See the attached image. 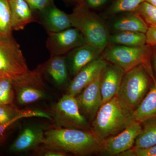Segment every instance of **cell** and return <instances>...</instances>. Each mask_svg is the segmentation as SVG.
Masks as SVG:
<instances>
[{
    "label": "cell",
    "mask_w": 156,
    "mask_h": 156,
    "mask_svg": "<svg viewBox=\"0 0 156 156\" xmlns=\"http://www.w3.org/2000/svg\"><path fill=\"white\" fill-rule=\"evenodd\" d=\"M38 117L41 118H46L51 119V116L49 114L42 111L37 109H24L22 110V111L8 122L0 125V137L2 136L5 131L9 126H11L13 123L17 122L20 119L23 118H29V117Z\"/></svg>",
    "instance_id": "27"
},
{
    "label": "cell",
    "mask_w": 156,
    "mask_h": 156,
    "mask_svg": "<svg viewBox=\"0 0 156 156\" xmlns=\"http://www.w3.org/2000/svg\"><path fill=\"white\" fill-rule=\"evenodd\" d=\"M134 112L115 96L101 105L92 120L91 130L101 140L119 134L134 122Z\"/></svg>",
    "instance_id": "2"
},
{
    "label": "cell",
    "mask_w": 156,
    "mask_h": 156,
    "mask_svg": "<svg viewBox=\"0 0 156 156\" xmlns=\"http://www.w3.org/2000/svg\"><path fill=\"white\" fill-rule=\"evenodd\" d=\"M133 148H146L156 144V117L144 122Z\"/></svg>",
    "instance_id": "22"
},
{
    "label": "cell",
    "mask_w": 156,
    "mask_h": 156,
    "mask_svg": "<svg viewBox=\"0 0 156 156\" xmlns=\"http://www.w3.org/2000/svg\"><path fill=\"white\" fill-rule=\"evenodd\" d=\"M38 153H37V154L40 155L45 156H65L67 155V154L60 151L56 150L50 149L42 147L41 148L38 150Z\"/></svg>",
    "instance_id": "32"
},
{
    "label": "cell",
    "mask_w": 156,
    "mask_h": 156,
    "mask_svg": "<svg viewBox=\"0 0 156 156\" xmlns=\"http://www.w3.org/2000/svg\"><path fill=\"white\" fill-rule=\"evenodd\" d=\"M134 13L139 16L148 27L156 26V7L144 2L141 3Z\"/></svg>",
    "instance_id": "25"
},
{
    "label": "cell",
    "mask_w": 156,
    "mask_h": 156,
    "mask_svg": "<svg viewBox=\"0 0 156 156\" xmlns=\"http://www.w3.org/2000/svg\"><path fill=\"white\" fill-rule=\"evenodd\" d=\"M63 1L66 2H69L76 3L79 2V1H80V0H63Z\"/></svg>",
    "instance_id": "36"
},
{
    "label": "cell",
    "mask_w": 156,
    "mask_h": 156,
    "mask_svg": "<svg viewBox=\"0 0 156 156\" xmlns=\"http://www.w3.org/2000/svg\"><path fill=\"white\" fill-rule=\"evenodd\" d=\"M44 76L38 66L25 76L13 81L16 98L20 105L29 104L48 97Z\"/></svg>",
    "instance_id": "8"
},
{
    "label": "cell",
    "mask_w": 156,
    "mask_h": 156,
    "mask_svg": "<svg viewBox=\"0 0 156 156\" xmlns=\"http://www.w3.org/2000/svg\"><path fill=\"white\" fill-rule=\"evenodd\" d=\"M21 111L22 110L17 108L14 104L0 105V125L8 122Z\"/></svg>",
    "instance_id": "28"
},
{
    "label": "cell",
    "mask_w": 156,
    "mask_h": 156,
    "mask_svg": "<svg viewBox=\"0 0 156 156\" xmlns=\"http://www.w3.org/2000/svg\"><path fill=\"white\" fill-rule=\"evenodd\" d=\"M44 77H46L58 87L64 86L69 79V70L66 55L50 56L43 64L39 66Z\"/></svg>",
    "instance_id": "17"
},
{
    "label": "cell",
    "mask_w": 156,
    "mask_h": 156,
    "mask_svg": "<svg viewBox=\"0 0 156 156\" xmlns=\"http://www.w3.org/2000/svg\"><path fill=\"white\" fill-rule=\"evenodd\" d=\"M125 73L118 66L108 62L102 70L101 78V106L118 95Z\"/></svg>",
    "instance_id": "13"
},
{
    "label": "cell",
    "mask_w": 156,
    "mask_h": 156,
    "mask_svg": "<svg viewBox=\"0 0 156 156\" xmlns=\"http://www.w3.org/2000/svg\"><path fill=\"white\" fill-rule=\"evenodd\" d=\"M33 12H39L54 4L55 0H25Z\"/></svg>",
    "instance_id": "30"
},
{
    "label": "cell",
    "mask_w": 156,
    "mask_h": 156,
    "mask_svg": "<svg viewBox=\"0 0 156 156\" xmlns=\"http://www.w3.org/2000/svg\"><path fill=\"white\" fill-rule=\"evenodd\" d=\"M141 124L134 121L119 134L105 139L100 152L110 156H119L134 146L141 131Z\"/></svg>",
    "instance_id": "10"
},
{
    "label": "cell",
    "mask_w": 156,
    "mask_h": 156,
    "mask_svg": "<svg viewBox=\"0 0 156 156\" xmlns=\"http://www.w3.org/2000/svg\"><path fill=\"white\" fill-rule=\"evenodd\" d=\"M122 14L112 23V27L115 30L146 33L148 27L139 16L132 12Z\"/></svg>",
    "instance_id": "19"
},
{
    "label": "cell",
    "mask_w": 156,
    "mask_h": 156,
    "mask_svg": "<svg viewBox=\"0 0 156 156\" xmlns=\"http://www.w3.org/2000/svg\"><path fill=\"white\" fill-rule=\"evenodd\" d=\"M101 75V73L76 97L81 113L92 121L95 118L102 102L100 90Z\"/></svg>",
    "instance_id": "11"
},
{
    "label": "cell",
    "mask_w": 156,
    "mask_h": 156,
    "mask_svg": "<svg viewBox=\"0 0 156 156\" xmlns=\"http://www.w3.org/2000/svg\"><path fill=\"white\" fill-rule=\"evenodd\" d=\"M89 8L98 9L100 8L108 2V0H83Z\"/></svg>",
    "instance_id": "33"
},
{
    "label": "cell",
    "mask_w": 156,
    "mask_h": 156,
    "mask_svg": "<svg viewBox=\"0 0 156 156\" xmlns=\"http://www.w3.org/2000/svg\"><path fill=\"white\" fill-rule=\"evenodd\" d=\"M152 47L147 44L137 47L108 45L101 53V58L118 66L125 73L141 65L153 77L150 65Z\"/></svg>",
    "instance_id": "4"
},
{
    "label": "cell",
    "mask_w": 156,
    "mask_h": 156,
    "mask_svg": "<svg viewBox=\"0 0 156 156\" xmlns=\"http://www.w3.org/2000/svg\"><path fill=\"white\" fill-rule=\"evenodd\" d=\"M44 132V129L41 126L26 127L11 145L10 150L14 152L21 153L36 150L43 144Z\"/></svg>",
    "instance_id": "16"
},
{
    "label": "cell",
    "mask_w": 156,
    "mask_h": 156,
    "mask_svg": "<svg viewBox=\"0 0 156 156\" xmlns=\"http://www.w3.org/2000/svg\"><path fill=\"white\" fill-rule=\"evenodd\" d=\"M12 30H23L27 25L37 21L25 0H9Z\"/></svg>",
    "instance_id": "18"
},
{
    "label": "cell",
    "mask_w": 156,
    "mask_h": 156,
    "mask_svg": "<svg viewBox=\"0 0 156 156\" xmlns=\"http://www.w3.org/2000/svg\"><path fill=\"white\" fill-rule=\"evenodd\" d=\"M148 75L141 65L124 74L117 96L132 111L134 112L147 94L150 83Z\"/></svg>",
    "instance_id": "6"
},
{
    "label": "cell",
    "mask_w": 156,
    "mask_h": 156,
    "mask_svg": "<svg viewBox=\"0 0 156 156\" xmlns=\"http://www.w3.org/2000/svg\"><path fill=\"white\" fill-rule=\"evenodd\" d=\"M15 92L13 81L7 78L0 79V105L12 104Z\"/></svg>",
    "instance_id": "26"
},
{
    "label": "cell",
    "mask_w": 156,
    "mask_h": 156,
    "mask_svg": "<svg viewBox=\"0 0 156 156\" xmlns=\"http://www.w3.org/2000/svg\"><path fill=\"white\" fill-rule=\"evenodd\" d=\"M102 52L92 45L86 44L74 49L66 55L69 72L74 76L82 69L100 58Z\"/></svg>",
    "instance_id": "14"
},
{
    "label": "cell",
    "mask_w": 156,
    "mask_h": 156,
    "mask_svg": "<svg viewBox=\"0 0 156 156\" xmlns=\"http://www.w3.org/2000/svg\"><path fill=\"white\" fill-rule=\"evenodd\" d=\"M29 71L25 57L13 34L0 35V79L15 81L25 76Z\"/></svg>",
    "instance_id": "5"
},
{
    "label": "cell",
    "mask_w": 156,
    "mask_h": 156,
    "mask_svg": "<svg viewBox=\"0 0 156 156\" xmlns=\"http://www.w3.org/2000/svg\"><path fill=\"white\" fill-rule=\"evenodd\" d=\"M108 44L126 47H141L146 45V34L137 32H116L109 35Z\"/></svg>",
    "instance_id": "21"
},
{
    "label": "cell",
    "mask_w": 156,
    "mask_h": 156,
    "mask_svg": "<svg viewBox=\"0 0 156 156\" xmlns=\"http://www.w3.org/2000/svg\"><path fill=\"white\" fill-rule=\"evenodd\" d=\"M153 47L154 48L153 49L152 55H153L154 66L156 72V46Z\"/></svg>",
    "instance_id": "34"
},
{
    "label": "cell",
    "mask_w": 156,
    "mask_h": 156,
    "mask_svg": "<svg viewBox=\"0 0 156 156\" xmlns=\"http://www.w3.org/2000/svg\"><path fill=\"white\" fill-rule=\"evenodd\" d=\"M103 140L92 130L55 127L45 131L43 147L84 156L101 151Z\"/></svg>",
    "instance_id": "1"
},
{
    "label": "cell",
    "mask_w": 156,
    "mask_h": 156,
    "mask_svg": "<svg viewBox=\"0 0 156 156\" xmlns=\"http://www.w3.org/2000/svg\"><path fill=\"white\" fill-rule=\"evenodd\" d=\"M12 31L9 0H0V35H9Z\"/></svg>",
    "instance_id": "24"
},
{
    "label": "cell",
    "mask_w": 156,
    "mask_h": 156,
    "mask_svg": "<svg viewBox=\"0 0 156 156\" xmlns=\"http://www.w3.org/2000/svg\"><path fill=\"white\" fill-rule=\"evenodd\" d=\"M107 63L100 57L87 65L74 76L69 86L67 94L76 97L101 73Z\"/></svg>",
    "instance_id": "12"
},
{
    "label": "cell",
    "mask_w": 156,
    "mask_h": 156,
    "mask_svg": "<svg viewBox=\"0 0 156 156\" xmlns=\"http://www.w3.org/2000/svg\"><path fill=\"white\" fill-rule=\"evenodd\" d=\"M156 117V85L153 87L134 112V121L142 124Z\"/></svg>",
    "instance_id": "20"
},
{
    "label": "cell",
    "mask_w": 156,
    "mask_h": 156,
    "mask_svg": "<svg viewBox=\"0 0 156 156\" xmlns=\"http://www.w3.org/2000/svg\"><path fill=\"white\" fill-rule=\"evenodd\" d=\"M144 0H114L108 9L109 15L134 12Z\"/></svg>",
    "instance_id": "23"
},
{
    "label": "cell",
    "mask_w": 156,
    "mask_h": 156,
    "mask_svg": "<svg viewBox=\"0 0 156 156\" xmlns=\"http://www.w3.org/2000/svg\"><path fill=\"white\" fill-rule=\"evenodd\" d=\"M38 13V21L48 33L58 32L73 27L69 14L58 9L54 4Z\"/></svg>",
    "instance_id": "15"
},
{
    "label": "cell",
    "mask_w": 156,
    "mask_h": 156,
    "mask_svg": "<svg viewBox=\"0 0 156 156\" xmlns=\"http://www.w3.org/2000/svg\"><path fill=\"white\" fill-rule=\"evenodd\" d=\"M5 136H4V135H2V136H1L0 137V144L2 143V142H3L4 140V139H5Z\"/></svg>",
    "instance_id": "37"
},
{
    "label": "cell",
    "mask_w": 156,
    "mask_h": 156,
    "mask_svg": "<svg viewBox=\"0 0 156 156\" xmlns=\"http://www.w3.org/2000/svg\"><path fill=\"white\" fill-rule=\"evenodd\" d=\"M48 34L46 45L50 56L66 55L75 48L87 44L82 34L74 27Z\"/></svg>",
    "instance_id": "9"
},
{
    "label": "cell",
    "mask_w": 156,
    "mask_h": 156,
    "mask_svg": "<svg viewBox=\"0 0 156 156\" xmlns=\"http://www.w3.org/2000/svg\"><path fill=\"white\" fill-rule=\"evenodd\" d=\"M52 112L56 127L91 130L75 96L63 95L53 106Z\"/></svg>",
    "instance_id": "7"
},
{
    "label": "cell",
    "mask_w": 156,
    "mask_h": 156,
    "mask_svg": "<svg viewBox=\"0 0 156 156\" xmlns=\"http://www.w3.org/2000/svg\"><path fill=\"white\" fill-rule=\"evenodd\" d=\"M145 2L156 7V0H144Z\"/></svg>",
    "instance_id": "35"
},
{
    "label": "cell",
    "mask_w": 156,
    "mask_h": 156,
    "mask_svg": "<svg viewBox=\"0 0 156 156\" xmlns=\"http://www.w3.org/2000/svg\"><path fill=\"white\" fill-rule=\"evenodd\" d=\"M121 156H156V144L146 148H134L124 152L119 155Z\"/></svg>",
    "instance_id": "29"
},
{
    "label": "cell",
    "mask_w": 156,
    "mask_h": 156,
    "mask_svg": "<svg viewBox=\"0 0 156 156\" xmlns=\"http://www.w3.org/2000/svg\"><path fill=\"white\" fill-rule=\"evenodd\" d=\"M146 44L154 47L156 46V26L148 27L146 33Z\"/></svg>",
    "instance_id": "31"
},
{
    "label": "cell",
    "mask_w": 156,
    "mask_h": 156,
    "mask_svg": "<svg viewBox=\"0 0 156 156\" xmlns=\"http://www.w3.org/2000/svg\"><path fill=\"white\" fill-rule=\"evenodd\" d=\"M69 15L73 27L80 31L86 43L102 53L108 45L110 35L103 20L90 11L83 0L76 3L72 13Z\"/></svg>",
    "instance_id": "3"
}]
</instances>
